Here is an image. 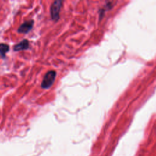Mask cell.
Instances as JSON below:
<instances>
[{
    "mask_svg": "<svg viewBox=\"0 0 156 156\" xmlns=\"http://www.w3.org/2000/svg\"><path fill=\"white\" fill-rule=\"evenodd\" d=\"M56 77V72L54 70L48 71L44 76L41 81V87L43 88H49L54 82Z\"/></svg>",
    "mask_w": 156,
    "mask_h": 156,
    "instance_id": "cell-1",
    "label": "cell"
},
{
    "mask_svg": "<svg viewBox=\"0 0 156 156\" xmlns=\"http://www.w3.org/2000/svg\"><path fill=\"white\" fill-rule=\"evenodd\" d=\"M62 1H55L52 2L51 6V16L52 20L54 21H57L59 19V13L62 7Z\"/></svg>",
    "mask_w": 156,
    "mask_h": 156,
    "instance_id": "cell-2",
    "label": "cell"
},
{
    "mask_svg": "<svg viewBox=\"0 0 156 156\" xmlns=\"http://www.w3.org/2000/svg\"><path fill=\"white\" fill-rule=\"evenodd\" d=\"M34 24L33 20H28L22 23L18 29V32L20 33H27L32 28Z\"/></svg>",
    "mask_w": 156,
    "mask_h": 156,
    "instance_id": "cell-3",
    "label": "cell"
},
{
    "mask_svg": "<svg viewBox=\"0 0 156 156\" xmlns=\"http://www.w3.org/2000/svg\"><path fill=\"white\" fill-rule=\"evenodd\" d=\"M29 41L26 39H24L13 46V50L15 51L24 50L27 49L29 48Z\"/></svg>",
    "mask_w": 156,
    "mask_h": 156,
    "instance_id": "cell-4",
    "label": "cell"
},
{
    "mask_svg": "<svg viewBox=\"0 0 156 156\" xmlns=\"http://www.w3.org/2000/svg\"><path fill=\"white\" fill-rule=\"evenodd\" d=\"M9 51V46L8 44L5 43H1L0 44V53L2 58H4L5 57V54Z\"/></svg>",
    "mask_w": 156,
    "mask_h": 156,
    "instance_id": "cell-5",
    "label": "cell"
}]
</instances>
